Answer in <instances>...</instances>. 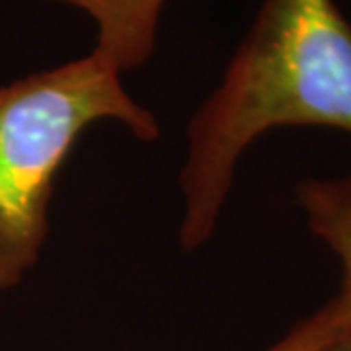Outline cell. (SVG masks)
<instances>
[{"instance_id":"277c9868","label":"cell","mask_w":351,"mask_h":351,"mask_svg":"<svg viewBox=\"0 0 351 351\" xmlns=\"http://www.w3.org/2000/svg\"><path fill=\"white\" fill-rule=\"evenodd\" d=\"M297 197L314 234L338 254L343 267L339 295L351 311V178L304 180Z\"/></svg>"},{"instance_id":"7a4b0ae2","label":"cell","mask_w":351,"mask_h":351,"mask_svg":"<svg viewBox=\"0 0 351 351\" xmlns=\"http://www.w3.org/2000/svg\"><path fill=\"white\" fill-rule=\"evenodd\" d=\"M119 75L92 51L0 88V289L38 262L55 180L88 127L115 119L141 141L160 135Z\"/></svg>"},{"instance_id":"6da1fadb","label":"cell","mask_w":351,"mask_h":351,"mask_svg":"<svg viewBox=\"0 0 351 351\" xmlns=\"http://www.w3.org/2000/svg\"><path fill=\"white\" fill-rule=\"evenodd\" d=\"M277 127L351 133V24L334 0H263L221 86L193 113L180 174L184 250L211 239L242 152Z\"/></svg>"},{"instance_id":"5b68a950","label":"cell","mask_w":351,"mask_h":351,"mask_svg":"<svg viewBox=\"0 0 351 351\" xmlns=\"http://www.w3.org/2000/svg\"><path fill=\"white\" fill-rule=\"evenodd\" d=\"M351 330V311L346 299L338 295L320 311L299 322L283 339L267 351H318L330 339Z\"/></svg>"},{"instance_id":"3957f363","label":"cell","mask_w":351,"mask_h":351,"mask_svg":"<svg viewBox=\"0 0 351 351\" xmlns=\"http://www.w3.org/2000/svg\"><path fill=\"white\" fill-rule=\"evenodd\" d=\"M80 8L98 25L94 53L117 73L151 59L156 27L166 0H51Z\"/></svg>"},{"instance_id":"8992f818","label":"cell","mask_w":351,"mask_h":351,"mask_svg":"<svg viewBox=\"0 0 351 351\" xmlns=\"http://www.w3.org/2000/svg\"><path fill=\"white\" fill-rule=\"evenodd\" d=\"M318 351H351V330L330 339L326 346H322Z\"/></svg>"}]
</instances>
